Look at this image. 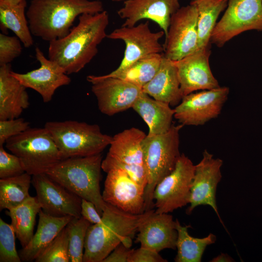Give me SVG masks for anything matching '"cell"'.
<instances>
[{"mask_svg":"<svg viewBox=\"0 0 262 262\" xmlns=\"http://www.w3.org/2000/svg\"><path fill=\"white\" fill-rule=\"evenodd\" d=\"M77 25L65 37L49 42L48 57L68 74L82 69L98 52V47L107 37L109 15L106 11L83 14Z\"/></svg>","mask_w":262,"mask_h":262,"instance_id":"1","label":"cell"},{"mask_svg":"<svg viewBox=\"0 0 262 262\" xmlns=\"http://www.w3.org/2000/svg\"><path fill=\"white\" fill-rule=\"evenodd\" d=\"M139 214L124 212L109 203L101 221L89 227L85 240L83 262H102L119 244L131 247L139 226L154 212Z\"/></svg>","mask_w":262,"mask_h":262,"instance_id":"2","label":"cell"},{"mask_svg":"<svg viewBox=\"0 0 262 262\" xmlns=\"http://www.w3.org/2000/svg\"><path fill=\"white\" fill-rule=\"evenodd\" d=\"M103 11L99 0H32L26 15L32 35L49 42L66 36L77 17Z\"/></svg>","mask_w":262,"mask_h":262,"instance_id":"3","label":"cell"},{"mask_svg":"<svg viewBox=\"0 0 262 262\" xmlns=\"http://www.w3.org/2000/svg\"><path fill=\"white\" fill-rule=\"evenodd\" d=\"M101 153L62 160L46 174L82 198L93 202L102 216L107 203L100 192Z\"/></svg>","mask_w":262,"mask_h":262,"instance_id":"4","label":"cell"},{"mask_svg":"<svg viewBox=\"0 0 262 262\" xmlns=\"http://www.w3.org/2000/svg\"><path fill=\"white\" fill-rule=\"evenodd\" d=\"M182 124H172L165 133L146 135L142 143L144 165L147 176L145 189V211L154 207L155 188L175 168L181 154L180 152V131Z\"/></svg>","mask_w":262,"mask_h":262,"instance_id":"5","label":"cell"},{"mask_svg":"<svg viewBox=\"0 0 262 262\" xmlns=\"http://www.w3.org/2000/svg\"><path fill=\"white\" fill-rule=\"evenodd\" d=\"M44 127L52 136L63 160L101 153L113 138L103 133L97 124L75 120L49 121Z\"/></svg>","mask_w":262,"mask_h":262,"instance_id":"6","label":"cell"},{"mask_svg":"<svg viewBox=\"0 0 262 262\" xmlns=\"http://www.w3.org/2000/svg\"><path fill=\"white\" fill-rule=\"evenodd\" d=\"M5 146L19 158L25 172L31 176L46 173L63 160L52 136L45 127H30L8 139Z\"/></svg>","mask_w":262,"mask_h":262,"instance_id":"7","label":"cell"},{"mask_svg":"<svg viewBox=\"0 0 262 262\" xmlns=\"http://www.w3.org/2000/svg\"><path fill=\"white\" fill-rule=\"evenodd\" d=\"M252 30L262 31V0H228L211 43L221 48L234 37Z\"/></svg>","mask_w":262,"mask_h":262,"instance_id":"8","label":"cell"},{"mask_svg":"<svg viewBox=\"0 0 262 262\" xmlns=\"http://www.w3.org/2000/svg\"><path fill=\"white\" fill-rule=\"evenodd\" d=\"M195 165L181 154L175 168L156 186L153 195L155 212L168 213L189 203Z\"/></svg>","mask_w":262,"mask_h":262,"instance_id":"9","label":"cell"},{"mask_svg":"<svg viewBox=\"0 0 262 262\" xmlns=\"http://www.w3.org/2000/svg\"><path fill=\"white\" fill-rule=\"evenodd\" d=\"M198 14L196 5L180 7L171 16L164 47V55L178 61L198 49Z\"/></svg>","mask_w":262,"mask_h":262,"instance_id":"10","label":"cell"},{"mask_svg":"<svg viewBox=\"0 0 262 262\" xmlns=\"http://www.w3.org/2000/svg\"><path fill=\"white\" fill-rule=\"evenodd\" d=\"M229 93V87L220 86L185 95L174 109V117L183 126L203 125L219 115Z\"/></svg>","mask_w":262,"mask_h":262,"instance_id":"11","label":"cell"},{"mask_svg":"<svg viewBox=\"0 0 262 262\" xmlns=\"http://www.w3.org/2000/svg\"><path fill=\"white\" fill-rule=\"evenodd\" d=\"M165 35L160 31L153 32L148 21L133 26H121L107 34L108 38L121 40L125 44L123 58L117 68L113 71H122L136 61L149 55L161 53L164 47L160 40Z\"/></svg>","mask_w":262,"mask_h":262,"instance_id":"12","label":"cell"},{"mask_svg":"<svg viewBox=\"0 0 262 262\" xmlns=\"http://www.w3.org/2000/svg\"><path fill=\"white\" fill-rule=\"evenodd\" d=\"M87 81L92 84L98 109L109 116L132 108L143 92L142 88L116 78L92 75Z\"/></svg>","mask_w":262,"mask_h":262,"instance_id":"13","label":"cell"},{"mask_svg":"<svg viewBox=\"0 0 262 262\" xmlns=\"http://www.w3.org/2000/svg\"><path fill=\"white\" fill-rule=\"evenodd\" d=\"M32 184L41 210L56 217H81L82 198L56 182L46 173L32 176Z\"/></svg>","mask_w":262,"mask_h":262,"instance_id":"14","label":"cell"},{"mask_svg":"<svg viewBox=\"0 0 262 262\" xmlns=\"http://www.w3.org/2000/svg\"><path fill=\"white\" fill-rule=\"evenodd\" d=\"M223 163L221 159L214 158L207 150L203 151L202 159L195 165L187 214H191L197 206L208 205L212 208L223 225L215 197L217 187L222 178L221 168Z\"/></svg>","mask_w":262,"mask_h":262,"instance_id":"15","label":"cell"},{"mask_svg":"<svg viewBox=\"0 0 262 262\" xmlns=\"http://www.w3.org/2000/svg\"><path fill=\"white\" fill-rule=\"evenodd\" d=\"M106 173L102 194L104 200L126 213L133 214L144 213L145 188L123 170L111 169Z\"/></svg>","mask_w":262,"mask_h":262,"instance_id":"16","label":"cell"},{"mask_svg":"<svg viewBox=\"0 0 262 262\" xmlns=\"http://www.w3.org/2000/svg\"><path fill=\"white\" fill-rule=\"evenodd\" d=\"M211 44L180 60L173 61L178 73L182 97L197 90L220 87L209 65Z\"/></svg>","mask_w":262,"mask_h":262,"instance_id":"17","label":"cell"},{"mask_svg":"<svg viewBox=\"0 0 262 262\" xmlns=\"http://www.w3.org/2000/svg\"><path fill=\"white\" fill-rule=\"evenodd\" d=\"M35 57L40 66L26 73L11 71L12 75L26 88L35 90L44 102L51 100L56 90L68 85L71 79L57 63L47 58L42 50L35 48Z\"/></svg>","mask_w":262,"mask_h":262,"instance_id":"18","label":"cell"},{"mask_svg":"<svg viewBox=\"0 0 262 262\" xmlns=\"http://www.w3.org/2000/svg\"><path fill=\"white\" fill-rule=\"evenodd\" d=\"M180 8L179 0H125L117 14L125 20L122 26H133L141 20L150 19L159 26L166 37L171 16Z\"/></svg>","mask_w":262,"mask_h":262,"instance_id":"19","label":"cell"},{"mask_svg":"<svg viewBox=\"0 0 262 262\" xmlns=\"http://www.w3.org/2000/svg\"><path fill=\"white\" fill-rule=\"evenodd\" d=\"M135 242L141 247L157 252L164 249H176L178 232L176 222L169 213L154 212L139 227Z\"/></svg>","mask_w":262,"mask_h":262,"instance_id":"20","label":"cell"},{"mask_svg":"<svg viewBox=\"0 0 262 262\" xmlns=\"http://www.w3.org/2000/svg\"><path fill=\"white\" fill-rule=\"evenodd\" d=\"M11 71L10 64L0 66V120L19 117L30 105L27 88Z\"/></svg>","mask_w":262,"mask_h":262,"instance_id":"21","label":"cell"},{"mask_svg":"<svg viewBox=\"0 0 262 262\" xmlns=\"http://www.w3.org/2000/svg\"><path fill=\"white\" fill-rule=\"evenodd\" d=\"M143 92L170 106H177L182 98L177 68L173 61L163 56L153 78L142 87Z\"/></svg>","mask_w":262,"mask_h":262,"instance_id":"22","label":"cell"},{"mask_svg":"<svg viewBox=\"0 0 262 262\" xmlns=\"http://www.w3.org/2000/svg\"><path fill=\"white\" fill-rule=\"evenodd\" d=\"M37 230L29 243L19 250L21 262L34 261L73 218L71 216L56 217L42 210L39 213Z\"/></svg>","mask_w":262,"mask_h":262,"instance_id":"23","label":"cell"},{"mask_svg":"<svg viewBox=\"0 0 262 262\" xmlns=\"http://www.w3.org/2000/svg\"><path fill=\"white\" fill-rule=\"evenodd\" d=\"M132 108L147 125L148 134L157 135L167 132L172 125L174 109L167 103L156 100L143 92Z\"/></svg>","mask_w":262,"mask_h":262,"instance_id":"24","label":"cell"},{"mask_svg":"<svg viewBox=\"0 0 262 262\" xmlns=\"http://www.w3.org/2000/svg\"><path fill=\"white\" fill-rule=\"evenodd\" d=\"M146 135L137 128L125 130L113 136L107 155L131 165H144L142 143Z\"/></svg>","mask_w":262,"mask_h":262,"instance_id":"25","label":"cell"},{"mask_svg":"<svg viewBox=\"0 0 262 262\" xmlns=\"http://www.w3.org/2000/svg\"><path fill=\"white\" fill-rule=\"evenodd\" d=\"M41 210L36 197L31 196L20 205L5 212L11 218V225L22 247L29 243L34 234L36 216Z\"/></svg>","mask_w":262,"mask_h":262,"instance_id":"26","label":"cell"},{"mask_svg":"<svg viewBox=\"0 0 262 262\" xmlns=\"http://www.w3.org/2000/svg\"><path fill=\"white\" fill-rule=\"evenodd\" d=\"M26 5V0L17 4L0 0V21L2 30H11L25 47L29 48L33 45V40L25 15Z\"/></svg>","mask_w":262,"mask_h":262,"instance_id":"27","label":"cell"},{"mask_svg":"<svg viewBox=\"0 0 262 262\" xmlns=\"http://www.w3.org/2000/svg\"><path fill=\"white\" fill-rule=\"evenodd\" d=\"M178 237L176 243L177 254L176 262H201L206 247L214 244L216 236L211 233L202 238H195L188 232L190 226H182L178 219H176Z\"/></svg>","mask_w":262,"mask_h":262,"instance_id":"28","label":"cell"},{"mask_svg":"<svg viewBox=\"0 0 262 262\" xmlns=\"http://www.w3.org/2000/svg\"><path fill=\"white\" fill-rule=\"evenodd\" d=\"M228 0H192L196 7L198 49L211 44V37L217 19L228 5Z\"/></svg>","mask_w":262,"mask_h":262,"instance_id":"29","label":"cell"},{"mask_svg":"<svg viewBox=\"0 0 262 262\" xmlns=\"http://www.w3.org/2000/svg\"><path fill=\"white\" fill-rule=\"evenodd\" d=\"M164 54H154L140 59L126 69L111 72L104 75L105 77H114L142 87L154 76L159 68Z\"/></svg>","mask_w":262,"mask_h":262,"instance_id":"30","label":"cell"},{"mask_svg":"<svg viewBox=\"0 0 262 262\" xmlns=\"http://www.w3.org/2000/svg\"><path fill=\"white\" fill-rule=\"evenodd\" d=\"M31 175L25 172L0 179V210H9L20 205L30 196Z\"/></svg>","mask_w":262,"mask_h":262,"instance_id":"31","label":"cell"},{"mask_svg":"<svg viewBox=\"0 0 262 262\" xmlns=\"http://www.w3.org/2000/svg\"><path fill=\"white\" fill-rule=\"evenodd\" d=\"M91 224L81 216L80 218L73 217L66 225L71 262H83L85 237Z\"/></svg>","mask_w":262,"mask_h":262,"instance_id":"32","label":"cell"},{"mask_svg":"<svg viewBox=\"0 0 262 262\" xmlns=\"http://www.w3.org/2000/svg\"><path fill=\"white\" fill-rule=\"evenodd\" d=\"M36 262H69V240L66 226L34 261Z\"/></svg>","mask_w":262,"mask_h":262,"instance_id":"33","label":"cell"},{"mask_svg":"<svg viewBox=\"0 0 262 262\" xmlns=\"http://www.w3.org/2000/svg\"><path fill=\"white\" fill-rule=\"evenodd\" d=\"M16 235L11 224L0 218V262H20L15 245Z\"/></svg>","mask_w":262,"mask_h":262,"instance_id":"34","label":"cell"},{"mask_svg":"<svg viewBox=\"0 0 262 262\" xmlns=\"http://www.w3.org/2000/svg\"><path fill=\"white\" fill-rule=\"evenodd\" d=\"M101 167L105 172L111 169L123 170L145 189L147 185V176L145 166L127 164L117 161L106 155L102 160Z\"/></svg>","mask_w":262,"mask_h":262,"instance_id":"35","label":"cell"},{"mask_svg":"<svg viewBox=\"0 0 262 262\" xmlns=\"http://www.w3.org/2000/svg\"><path fill=\"white\" fill-rule=\"evenodd\" d=\"M25 172L19 158L8 153L3 145H0V179L14 177Z\"/></svg>","mask_w":262,"mask_h":262,"instance_id":"36","label":"cell"},{"mask_svg":"<svg viewBox=\"0 0 262 262\" xmlns=\"http://www.w3.org/2000/svg\"><path fill=\"white\" fill-rule=\"evenodd\" d=\"M20 42L17 36L0 33V66L10 64L21 54Z\"/></svg>","mask_w":262,"mask_h":262,"instance_id":"37","label":"cell"},{"mask_svg":"<svg viewBox=\"0 0 262 262\" xmlns=\"http://www.w3.org/2000/svg\"><path fill=\"white\" fill-rule=\"evenodd\" d=\"M30 128V123L22 118L0 120V145Z\"/></svg>","mask_w":262,"mask_h":262,"instance_id":"38","label":"cell"},{"mask_svg":"<svg viewBox=\"0 0 262 262\" xmlns=\"http://www.w3.org/2000/svg\"><path fill=\"white\" fill-rule=\"evenodd\" d=\"M159 253L153 250L140 246L133 249L128 262H166Z\"/></svg>","mask_w":262,"mask_h":262,"instance_id":"39","label":"cell"},{"mask_svg":"<svg viewBox=\"0 0 262 262\" xmlns=\"http://www.w3.org/2000/svg\"><path fill=\"white\" fill-rule=\"evenodd\" d=\"M81 213V216L91 224L99 223L101 220L95 204L85 199H82Z\"/></svg>","mask_w":262,"mask_h":262,"instance_id":"40","label":"cell"},{"mask_svg":"<svg viewBox=\"0 0 262 262\" xmlns=\"http://www.w3.org/2000/svg\"><path fill=\"white\" fill-rule=\"evenodd\" d=\"M133 249L123 243L117 246L102 262H128Z\"/></svg>","mask_w":262,"mask_h":262,"instance_id":"41","label":"cell"},{"mask_svg":"<svg viewBox=\"0 0 262 262\" xmlns=\"http://www.w3.org/2000/svg\"><path fill=\"white\" fill-rule=\"evenodd\" d=\"M211 262H232L234 260L227 254L221 253L220 254L213 258Z\"/></svg>","mask_w":262,"mask_h":262,"instance_id":"42","label":"cell"},{"mask_svg":"<svg viewBox=\"0 0 262 262\" xmlns=\"http://www.w3.org/2000/svg\"><path fill=\"white\" fill-rule=\"evenodd\" d=\"M11 4H17L20 2L22 0H4Z\"/></svg>","mask_w":262,"mask_h":262,"instance_id":"43","label":"cell"},{"mask_svg":"<svg viewBox=\"0 0 262 262\" xmlns=\"http://www.w3.org/2000/svg\"><path fill=\"white\" fill-rule=\"evenodd\" d=\"M111 0L115 2H119L121 1H124L125 0Z\"/></svg>","mask_w":262,"mask_h":262,"instance_id":"44","label":"cell"}]
</instances>
